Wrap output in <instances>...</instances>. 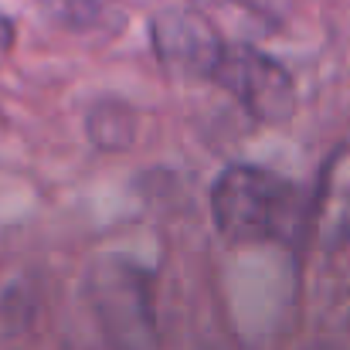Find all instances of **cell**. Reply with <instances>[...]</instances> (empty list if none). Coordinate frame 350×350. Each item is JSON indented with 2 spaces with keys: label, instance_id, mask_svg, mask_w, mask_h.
Here are the masks:
<instances>
[{
  "label": "cell",
  "instance_id": "obj_5",
  "mask_svg": "<svg viewBox=\"0 0 350 350\" xmlns=\"http://www.w3.org/2000/svg\"><path fill=\"white\" fill-rule=\"evenodd\" d=\"M303 228L320 252L350 245V143H340L323 160Z\"/></svg>",
  "mask_w": 350,
  "mask_h": 350
},
{
  "label": "cell",
  "instance_id": "obj_2",
  "mask_svg": "<svg viewBox=\"0 0 350 350\" xmlns=\"http://www.w3.org/2000/svg\"><path fill=\"white\" fill-rule=\"evenodd\" d=\"M92 299L99 327L113 350H153L157 317L150 275L133 262L109 255L92 272Z\"/></svg>",
  "mask_w": 350,
  "mask_h": 350
},
{
  "label": "cell",
  "instance_id": "obj_7",
  "mask_svg": "<svg viewBox=\"0 0 350 350\" xmlns=\"http://www.w3.org/2000/svg\"><path fill=\"white\" fill-rule=\"evenodd\" d=\"M228 3H238L245 14L258 17L269 27H279L282 17H286V10H289V0H228Z\"/></svg>",
  "mask_w": 350,
  "mask_h": 350
},
{
  "label": "cell",
  "instance_id": "obj_1",
  "mask_svg": "<svg viewBox=\"0 0 350 350\" xmlns=\"http://www.w3.org/2000/svg\"><path fill=\"white\" fill-rule=\"evenodd\" d=\"M215 228L232 245L289 241L306 221L299 187L272 167L228 163L211 184Z\"/></svg>",
  "mask_w": 350,
  "mask_h": 350
},
{
  "label": "cell",
  "instance_id": "obj_4",
  "mask_svg": "<svg viewBox=\"0 0 350 350\" xmlns=\"http://www.w3.org/2000/svg\"><path fill=\"white\" fill-rule=\"evenodd\" d=\"M225 44L228 41L198 7H160L150 17V48L177 79H211Z\"/></svg>",
  "mask_w": 350,
  "mask_h": 350
},
{
  "label": "cell",
  "instance_id": "obj_3",
  "mask_svg": "<svg viewBox=\"0 0 350 350\" xmlns=\"http://www.w3.org/2000/svg\"><path fill=\"white\" fill-rule=\"evenodd\" d=\"M211 82H218L262 126H279L296 109V85H293L289 68L248 41L225 44L211 72Z\"/></svg>",
  "mask_w": 350,
  "mask_h": 350
},
{
  "label": "cell",
  "instance_id": "obj_6",
  "mask_svg": "<svg viewBox=\"0 0 350 350\" xmlns=\"http://www.w3.org/2000/svg\"><path fill=\"white\" fill-rule=\"evenodd\" d=\"M85 133H89V139H92L96 150H103V153H122L136 139V113H133L129 103L106 96V99H99L89 109Z\"/></svg>",
  "mask_w": 350,
  "mask_h": 350
},
{
  "label": "cell",
  "instance_id": "obj_8",
  "mask_svg": "<svg viewBox=\"0 0 350 350\" xmlns=\"http://www.w3.org/2000/svg\"><path fill=\"white\" fill-rule=\"evenodd\" d=\"M14 38H17V31H14V21L0 10V55H7L10 48H14Z\"/></svg>",
  "mask_w": 350,
  "mask_h": 350
}]
</instances>
